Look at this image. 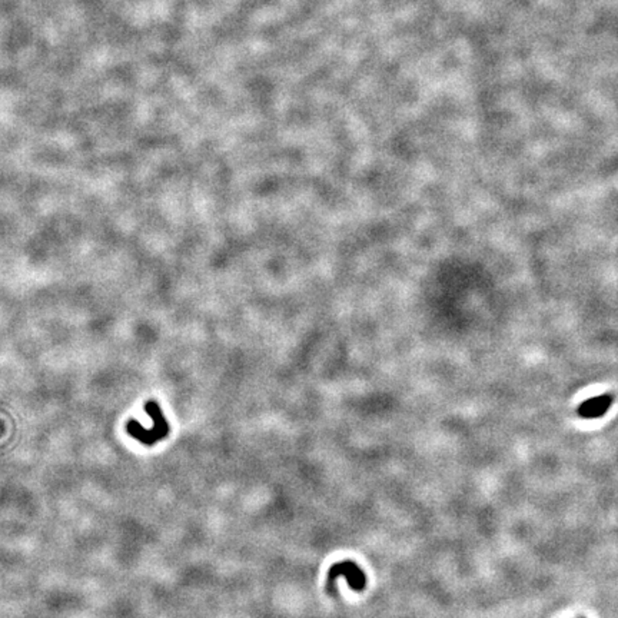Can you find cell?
I'll return each mask as SVG.
<instances>
[{"label": "cell", "instance_id": "3", "mask_svg": "<svg viewBox=\"0 0 618 618\" xmlns=\"http://www.w3.org/2000/svg\"><path fill=\"white\" fill-rule=\"evenodd\" d=\"M612 401H614L612 395H608V394L590 398V400L584 401L580 407H578V415H580L581 418H586V420L600 418L610 409V407L612 405Z\"/></svg>", "mask_w": 618, "mask_h": 618}, {"label": "cell", "instance_id": "2", "mask_svg": "<svg viewBox=\"0 0 618 618\" xmlns=\"http://www.w3.org/2000/svg\"><path fill=\"white\" fill-rule=\"evenodd\" d=\"M345 575L349 587L355 591H363L367 586V577L364 571L358 567L352 561H342L335 564L328 574V586H332V583L336 580V577Z\"/></svg>", "mask_w": 618, "mask_h": 618}, {"label": "cell", "instance_id": "1", "mask_svg": "<svg viewBox=\"0 0 618 618\" xmlns=\"http://www.w3.org/2000/svg\"><path fill=\"white\" fill-rule=\"evenodd\" d=\"M145 411L148 414V416L152 418V428H144L141 424L135 420H129L126 424V431L128 434L137 440L139 443H142L144 445L152 447L153 444L165 440L169 434V424L166 421V418L164 415V411L155 400H149L145 404Z\"/></svg>", "mask_w": 618, "mask_h": 618}]
</instances>
